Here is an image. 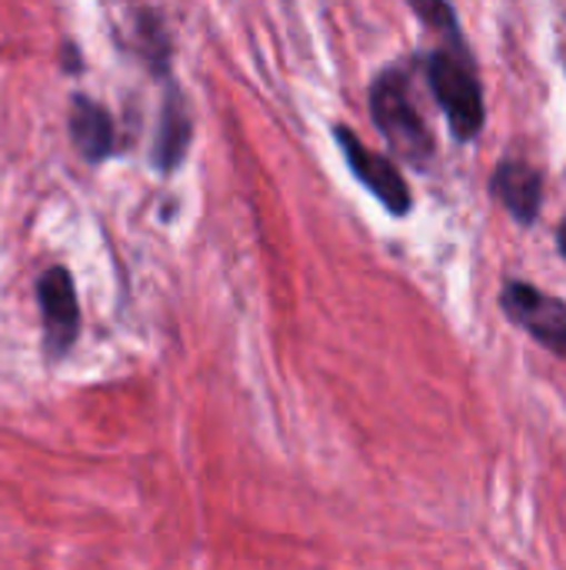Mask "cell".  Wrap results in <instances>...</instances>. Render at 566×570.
I'll return each instance as SVG.
<instances>
[{
	"label": "cell",
	"instance_id": "obj_1",
	"mask_svg": "<svg viewBox=\"0 0 566 570\" xmlns=\"http://www.w3.org/2000/svg\"><path fill=\"white\" fill-rule=\"evenodd\" d=\"M414 10L447 40L444 47H437L427 57L430 90L450 124V134L457 140H474L480 134L487 114H484V90H480L474 60L457 30V17L447 3H414Z\"/></svg>",
	"mask_w": 566,
	"mask_h": 570
},
{
	"label": "cell",
	"instance_id": "obj_2",
	"mask_svg": "<svg viewBox=\"0 0 566 570\" xmlns=\"http://www.w3.org/2000/svg\"><path fill=\"white\" fill-rule=\"evenodd\" d=\"M370 114L374 124L380 127V134L387 137V144L410 160L414 167H427V160L434 157V137L410 97V83L407 73L400 70H384L374 87H370Z\"/></svg>",
	"mask_w": 566,
	"mask_h": 570
},
{
	"label": "cell",
	"instance_id": "obj_3",
	"mask_svg": "<svg viewBox=\"0 0 566 570\" xmlns=\"http://www.w3.org/2000/svg\"><path fill=\"white\" fill-rule=\"evenodd\" d=\"M500 307L517 327H524L534 341H540L547 351L566 361V304L560 297L537 291L524 281H507Z\"/></svg>",
	"mask_w": 566,
	"mask_h": 570
},
{
	"label": "cell",
	"instance_id": "obj_4",
	"mask_svg": "<svg viewBox=\"0 0 566 570\" xmlns=\"http://www.w3.org/2000/svg\"><path fill=\"white\" fill-rule=\"evenodd\" d=\"M337 144L347 157V167L354 170V177L394 214V217H404L410 207H414V197H410V187L404 180V174L397 170L394 160H387L384 154L370 150L354 130L347 127H337Z\"/></svg>",
	"mask_w": 566,
	"mask_h": 570
},
{
	"label": "cell",
	"instance_id": "obj_5",
	"mask_svg": "<svg viewBox=\"0 0 566 570\" xmlns=\"http://www.w3.org/2000/svg\"><path fill=\"white\" fill-rule=\"evenodd\" d=\"M37 301L43 314V347L50 361H60L80 334V304L67 267H47L37 281Z\"/></svg>",
	"mask_w": 566,
	"mask_h": 570
},
{
	"label": "cell",
	"instance_id": "obj_6",
	"mask_svg": "<svg viewBox=\"0 0 566 570\" xmlns=\"http://www.w3.org/2000/svg\"><path fill=\"white\" fill-rule=\"evenodd\" d=\"M70 140L73 147L90 160V164H100L107 160L113 150H117V127H113V117L103 104L83 97V94H73L70 97Z\"/></svg>",
	"mask_w": 566,
	"mask_h": 570
},
{
	"label": "cell",
	"instance_id": "obj_7",
	"mask_svg": "<svg viewBox=\"0 0 566 570\" xmlns=\"http://www.w3.org/2000/svg\"><path fill=\"white\" fill-rule=\"evenodd\" d=\"M494 197L510 210L514 220L534 224L544 204V180L524 160H504L494 170Z\"/></svg>",
	"mask_w": 566,
	"mask_h": 570
},
{
	"label": "cell",
	"instance_id": "obj_8",
	"mask_svg": "<svg viewBox=\"0 0 566 570\" xmlns=\"http://www.w3.org/2000/svg\"><path fill=\"white\" fill-rule=\"evenodd\" d=\"M193 124H190V114H187V104L180 97L177 87L167 90L163 97V110H160V124H157V137H153V150H150V160L157 170L170 174L180 167L187 147H190V134Z\"/></svg>",
	"mask_w": 566,
	"mask_h": 570
},
{
	"label": "cell",
	"instance_id": "obj_9",
	"mask_svg": "<svg viewBox=\"0 0 566 570\" xmlns=\"http://www.w3.org/2000/svg\"><path fill=\"white\" fill-rule=\"evenodd\" d=\"M137 40H140L143 60L157 73H163L167 63H170V40H167V30H163L160 17L153 10H137Z\"/></svg>",
	"mask_w": 566,
	"mask_h": 570
}]
</instances>
